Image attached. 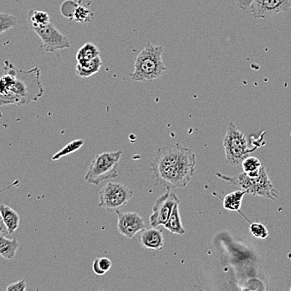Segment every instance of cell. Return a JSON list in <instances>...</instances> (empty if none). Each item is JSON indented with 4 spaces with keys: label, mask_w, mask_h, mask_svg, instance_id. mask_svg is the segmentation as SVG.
<instances>
[{
    "label": "cell",
    "mask_w": 291,
    "mask_h": 291,
    "mask_svg": "<svg viewBox=\"0 0 291 291\" xmlns=\"http://www.w3.org/2000/svg\"><path fill=\"white\" fill-rule=\"evenodd\" d=\"M27 285L25 280H20L17 282L13 283L7 287V291H24L26 290Z\"/></svg>",
    "instance_id": "cell-26"
},
{
    "label": "cell",
    "mask_w": 291,
    "mask_h": 291,
    "mask_svg": "<svg viewBox=\"0 0 291 291\" xmlns=\"http://www.w3.org/2000/svg\"><path fill=\"white\" fill-rule=\"evenodd\" d=\"M19 183H20V180H19V179H16V180H15L14 182L12 183L11 185H9V186H7L6 188L0 190V194H2V193H3V192H5V191L9 190V189H11L12 187H14V186H16V185H19Z\"/></svg>",
    "instance_id": "cell-29"
},
{
    "label": "cell",
    "mask_w": 291,
    "mask_h": 291,
    "mask_svg": "<svg viewBox=\"0 0 291 291\" xmlns=\"http://www.w3.org/2000/svg\"><path fill=\"white\" fill-rule=\"evenodd\" d=\"M27 22L31 30L33 28L44 26L50 23V15L42 10L30 9L28 13Z\"/></svg>",
    "instance_id": "cell-18"
},
{
    "label": "cell",
    "mask_w": 291,
    "mask_h": 291,
    "mask_svg": "<svg viewBox=\"0 0 291 291\" xmlns=\"http://www.w3.org/2000/svg\"><path fill=\"white\" fill-rule=\"evenodd\" d=\"M133 195V191L124 184L108 182L100 191L99 206L108 212H117L129 202Z\"/></svg>",
    "instance_id": "cell-7"
},
{
    "label": "cell",
    "mask_w": 291,
    "mask_h": 291,
    "mask_svg": "<svg viewBox=\"0 0 291 291\" xmlns=\"http://www.w3.org/2000/svg\"><path fill=\"white\" fill-rule=\"evenodd\" d=\"M249 9L253 18L266 20L288 12L291 9V0H254Z\"/></svg>",
    "instance_id": "cell-10"
},
{
    "label": "cell",
    "mask_w": 291,
    "mask_h": 291,
    "mask_svg": "<svg viewBox=\"0 0 291 291\" xmlns=\"http://www.w3.org/2000/svg\"><path fill=\"white\" fill-rule=\"evenodd\" d=\"M177 203H180L178 196L166 189V191L155 201L149 222L152 227L164 226L168 220L172 209Z\"/></svg>",
    "instance_id": "cell-8"
},
{
    "label": "cell",
    "mask_w": 291,
    "mask_h": 291,
    "mask_svg": "<svg viewBox=\"0 0 291 291\" xmlns=\"http://www.w3.org/2000/svg\"><path fill=\"white\" fill-rule=\"evenodd\" d=\"M111 261L108 258H96L92 265L94 273L97 275H104L111 269Z\"/></svg>",
    "instance_id": "cell-21"
},
{
    "label": "cell",
    "mask_w": 291,
    "mask_h": 291,
    "mask_svg": "<svg viewBox=\"0 0 291 291\" xmlns=\"http://www.w3.org/2000/svg\"><path fill=\"white\" fill-rule=\"evenodd\" d=\"M41 82V70L17 69L9 61L3 62V73L0 76V107L24 106L36 102L44 94Z\"/></svg>",
    "instance_id": "cell-2"
},
{
    "label": "cell",
    "mask_w": 291,
    "mask_h": 291,
    "mask_svg": "<svg viewBox=\"0 0 291 291\" xmlns=\"http://www.w3.org/2000/svg\"><path fill=\"white\" fill-rule=\"evenodd\" d=\"M102 66V60L100 56L90 61L77 62L76 74L82 78H87L97 73Z\"/></svg>",
    "instance_id": "cell-14"
},
{
    "label": "cell",
    "mask_w": 291,
    "mask_h": 291,
    "mask_svg": "<svg viewBox=\"0 0 291 291\" xmlns=\"http://www.w3.org/2000/svg\"><path fill=\"white\" fill-rule=\"evenodd\" d=\"M123 152H104L95 156L90 162L84 179L90 185H97L106 179L118 177V167Z\"/></svg>",
    "instance_id": "cell-5"
},
{
    "label": "cell",
    "mask_w": 291,
    "mask_h": 291,
    "mask_svg": "<svg viewBox=\"0 0 291 291\" xmlns=\"http://www.w3.org/2000/svg\"><path fill=\"white\" fill-rule=\"evenodd\" d=\"M164 227L169 232L184 236L186 234V229L184 227L182 219H181L180 211H179V203H177L172 209V213Z\"/></svg>",
    "instance_id": "cell-15"
},
{
    "label": "cell",
    "mask_w": 291,
    "mask_h": 291,
    "mask_svg": "<svg viewBox=\"0 0 291 291\" xmlns=\"http://www.w3.org/2000/svg\"><path fill=\"white\" fill-rule=\"evenodd\" d=\"M195 165L192 150L175 144L157 150L151 168L157 181L170 190L185 187L192 179Z\"/></svg>",
    "instance_id": "cell-1"
},
{
    "label": "cell",
    "mask_w": 291,
    "mask_h": 291,
    "mask_svg": "<svg viewBox=\"0 0 291 291\" xmlns=\"http://www.w3.org/2000/svg\"><path fill=\"white\" fill-rule=\"evenodd\" d=\"M8 234H9V232H8V229L6 227L5 224L3 223V218H2V216L0 213V236H6Z\"/></svg>",
    "instance_id": "cell-28"
},
{
    "label": "cell",
    "mask_w": 291,
    "mask_h": 291,
    "mask_svg": "<svg viewBox=\"0 0 291 291\" xmlns=\"http://www.w3.org/2000/svg\"><path fill=\"white\" fill-rule=\"evenodd\" d=\"M216 176L230 185L241 187L247 193L254 197H264L270 200H277L279 198L278 192L270 179L265 165H262L259 173L256 176L245 172L233 177L220 173L216 174Z\"/></svg>",
    "instance_id": "cell-4"
},
{
    "label": "cell",
    "mask_w": 291,
    "mask_h": 291,
    "mask_svg": "<svg viewBox=\"0 0 291 291\" xmlns=\"http://www.w3.org/2000/svg\"><path fill=\"white\" fill-rule=\"evenodd\" d=\"M139 243L141 246L148 249L160 251L164 246V237L161 230L157 229L156 227L146 228L142 231L139 237Z\"/></svg>",
    "instance_id": "cell-12"
},
{
    "label": "cell",
    "mask_w": 291,
    "mask_h": 291,
    "mask_svg": "<svg viewBox=\"0 0 291 291\" xmlns=\"http://www.w3.org/2000/svg\"><path fill=\"white\" fill-rule=\"evenodd\" d=\"M32 30L41 38L46 52L53 53L57 50L70 47V43L67 37L57 30V28L51 23L44 26L33 28Z\"/></svg>",
    "instance_id": "cell-9"
},
{
    "label": "cell",
    "mask_w": 291,
    "mask_h": 291,
    "mask_svg": "<svg viewBox=\"0 0 291 291\" xmlns=\"http://www.w3.org/2000/svg\"><path fill=\"white\" fill-rule=\"evenodd\" d=\"M83 145H84V140L75 139V140L68 143L64 148H62V150H59L58 152H56L52 156L51 159L52 160H59L64 156H68L70 154L75 153L77 150H80Z\"/></svg>",
    "instance_id": "cell-20"
},
{
    "label": "cell",
    "mask_w": 291,
    "mask_h": 291,
    "mask_svg": "<svg viewBox=\"0 0 291 291\" xmlns=\"http://www.w3.org/2000/svg\"><path fill=\"white\" fill-rule=\"evenodd\" d=\"M245 194H247V192L244 190L226 195L224 198V208L231 212H239Z\"/></svg>",
    "instance_id": "cell-17"
},
{
    "label": "cell",
    "mask_w": 291,
    "mask_h": 291,
    "mask_svg": "<svg viewBox=\"0 0 291 291\" xmlns=\"http://www.w3.org/2000/svg\"><path fill=\"white\" fill-rule=\"evenodd\" d=\"M117 230L126 238H132L138 232L146 228L144 218L135 212H116Z\"/></svg>",
    "instance_id": "cell-11"
},
{
    "label": "cell",
    "mask_w": 291,
    "mask_h": 291,
    "mask_svg": "<svg viewBox=\"0 0 291 291\" xmlns=\"http://www.w3.org/2000/svg\"><path fill=\"white\" fill-rule=\"evenodd\" d=\"M254 0H236V4L242 10H247L250 8Z\"/></svg>",
    "instance_id": "cell-27"
},
{
    "label": "cell",
    "mask_w": 291,
    "mask_h": 291,
    "mask_svg": "<svg viewBox=\"0 0 291 291\" xmlns=\"http://www.w3.org/2000/svg\"><path fill=\"white\" fill-rule=\"evenodd\" d=\"M249 230L253 236L256 238L266 239L268 238V230L264 224H260V223H254V224H250Z\"/></svg>",
    "instance_id": "cell-24"
},
{
    "label": "cell",
    "mask_w": 291,
    "mask_h": 291,
    "mask_svg": "<svg viewBox=\"0 0 291 291\" xmlns=\"http://www.w3.org/2000/svg\"><path fill=\"white\" fill-rule=\"evenodd\" d=\"M17 24V18L14 15L0 13V35L10 30Z\"/></svg>",
    "instance_id": "cell-23"
},
{
    "label": "cell",
    "mask_w": 291,
    "mask_h": 291,
    "mask_svg": "<svg viewBox=\"0 0 291 291\" xmlns=\"http://www.w3.org/2000/svg\"><path fill=\"white\" fill-rule=\"evenodd\" d=\"M241 165L245 173H252L259 171L263 165L260 160L253 156H247L242 161Z\"/></svg>",
    "instance_id": "cell-22"
},
{
    "label": "cell",
    "mask_w": 291,
    "mask_h": 291,
    "mask_svg": "<svg viewBox=\"0 0 291 291\" xmlns=\"http://www.w3.org/2000/svg\"><path fill=\"white\" fill-rule=\"evenodd\" d=\"M90 11L85 9L84 7L80 6L76 9V11L74 13V18L76 21L79 22H85V21L90 20Z\"/></svg>",
    "instance_id": "cell-25"
},
{
    "label": "cell",
    "mask_w": 291,
    "mask_h": 291,
    "mask_svg": "<svg viewBox=\"0 0 291 291\" xmlns=\"http://www.w3.org/2000/svg\"><path fill=\"white\" fill-rule=\"evenodd\" d=\"M98 56H100L99 48L93 43L87 42L79 49L78 52L76 54V60L77 62H84L94 59Z\"/></svg>",
    "instance_id": "cell-19"
},
{
    "label": "cell",
    "mask_w": 291,
    "mask_h": 291,
    "mask_svg": "<svg viewBox=\"0 0 291 291\" xmlns=\"http://www.w3.org/2000/svg\"><path fill=\"white\" fill-rule=\"evenodd\" d=\"M0 213L3 218V223L8 229L9 234H13L15 231H17L20 226V223H21L20 215L18 214L17 212L14 209L5 204L0 205Z\"/></svg>",
    "instance_id": "cell-13"
},
{
    "label": "cell",
    "mask_w": 291,
    "mask_h": 291,
    "mask_svg": "<svg viewBox=\"0 0 291 291\" xmlns=\"http://www.w3.org/2000/svg\"><path fill=\"white\" fill-rule=\"evenodd\" d=\"M162 45L147 43L138 54L135 62L134 71L131 74L135 82H152L161 77L166 68L163 59Z\"/></svg>",
    "instance_id": "cell-3"
},
{
    "label": "cell",
    "mask_w": 291,
    "mask_h": 291,
    "mask_svg": "<svg viewBox=\"0 0 291 291\" xmlns=\"http://www.w3.org/2000/svg\"><path fill=\"white\" fill-rule=\"evenodd\" d=\"M20 247V242L16 238H7L0 236V256L3 259H14Z\"/></svg>",
    "instance_id": "cell-16"
},
{
    "label": "cell",
    "mask_w": 291,
    "mask_h": 291,
    "mask_svg": "<svg viewBox=\"0 0 291 291\" xmlns=\"http://www.w3.org/2000/svg\"><path fill=\"white\" fill-rule=\"evenodd\" d=\"M224 147L228 161L235 166L241 164L248 155L253 152L258 146L249 147L245 134L236 128L233 122H230L224 137Z\"/></svg>",
    "instance_id": "cell-6"
}]
</instances>
